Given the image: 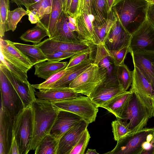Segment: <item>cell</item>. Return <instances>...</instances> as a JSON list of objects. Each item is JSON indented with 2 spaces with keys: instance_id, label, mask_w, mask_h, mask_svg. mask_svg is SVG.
Returning <instances> with one entry per match:
<instances>
[{
  "instance_id": "cell-1",
  "label": "cell",
  "mask_w": 154,
  "mask_h": 154,
  "mask_svg": "<svg viewBox=\"0 0 154 154\" xmlns=\"http://www.w3.org/2000/svg\"><path fill=\"white\" fill-rule=\"evenodd\" d=\"M31 106L33 129L31 150H35L42 139L50 134L60 110L51 102L38 98Z\"/></svg>"
},
{
  "instance_id": "cell-2",
  "label": "cell",
  "mask_w": 154,
  "mask_h": 154,
  "mask_svg": "<svg viewBox=\"0 0 154 154\" xmlns=\"http://www.w3.org/2000/svg\"><path fill=\"white\" fill-rule=\"evenodd\" d=\"M149 4L146 0H117L112 9L132 35L147 20Z\"/></svg>"
},
{
  "instance_id": "cell-3",
  "label": "cell",
  "mask_w": 154,
  "mask_h": 154,
  "mask_svg": "<svg viewBox=\"0 0 154 154\" xmlns=\"http://www.w3.org/2000/svg\"><path fill=\"white\" fill-rule=\"evenodd\" d=\"M154 127L131 133L117 141L107 154H150L154 149Z\"/></svg>"
},
{
  "instance_id": "cell-4",
  "label": "cell",
  "mask_w": 154,
  "mask_h": 154,
  "mask_svg": "<svg viewBox=\"0 0 154 154\" xmlns=\"http://www.w3.org/2000/svg\"><path fill=\"white\" fill-rule=\"evenodd\" d=\"M32 120L31 106L24 108L14 120L13 132L18 146L20 154H27L31 150Z\"/></svg>"
},
{
  "instance_id": "cell-5",
  "label": "cell",
  "mask_w": 154,
  "mask_h": 154,
  "mask_svg": "<svg viewBox=\"0 0 154 154\" xmlns=\"http://www.w3.org/2000/svg\"><path fill=\"white\" fill-rule=\"evenodd\" d=\"M152 117L149 110L137 95L132 92L121 118L119 120L127 125L131 133L144 128L149 119Z\"/></svg>"
},
{
  "instance_id": "cell-6",
  "label": "cell",
  "mask_w": 154,
  "mask_h": 154,
  "mask_svg": "<svg viewBox=\"0 0 154 154\" xmlns=\"http://www.w3.org/2000/svg\"><path fill=\"white\" fill-rule=\"evenodd\" d=\"M108 72L98 65L92 64L76 77L69 87L74 92L89 97L90 94L106 79Z\"/></svg>"
},
{
  "instance_id": "cell-7",
  "label": "cell",
  "mask_w": 154,
  "mask_h": 154,
  "mask_svg": "<svg viewBox=\"0 0 154 154\" xmlns=\"http://www.w3.org/2000/svg\"><path fill=\"white\" fill-rule=\"evenodd\" d=\"M60 110L72 113L88 124L95 121L98 107L88 96H79L63 100L51 102Z\"/></svg>"
},
{
  "instance_id": "cell-8",
  "label": "cell",
  "mask_w": 154,
  "mask_h": 154,
  "mask_svg": "<svg viewBox=\"0 0 154 154\" xmlns=\"http://www.w3.org/2000/svg\"><path fill=\"white\" fill-rule=\"evenodd\" d=\"M126 91L112 72L108 74L106 80L94 90L89 97L98 107H101L110 99Z\"/></svg>"
},
{
  "instance_id": "cell-9",
  "label": "cell",
  "mask_w": 154,
  "mask_h": 154,
  "mask_svg": "<svg viewBox=\"0 0 154 154\" xmlns=\"http://www.w3.org/2000/svg\"><path fill=\"white\" fill-rule=\"evenodd\" d=\"M1 102L9 112L14 120L24 107L17 91L7 77L0 70Z\"/></svg>"
},
{
  "instance_id": "cell-10",
  "label": "cell",
  "mask_w": 154,
  "mask_h": 154,
  "mask_svg": "<svg viewBox=\"0 0 154 154\" xmlns=\"http://www.w3.org/2000/svg\"><path fill=\"white\" fill-rule=\"evenodd\" d=\"M154 52V28L146 20L132 35L129 53Z\"/></svg>"
},
{
  "instance_id": "cell-11",
  "label": "cell",
  "mask_w": 154,
  "mask_h": 154,
  "mask_svg": "<svg viewBox=\"0 0 154 154\" xmlns=\"http://www.w3.org/2000/svg\"><path fill=\"white\" fill-rule=\"evenodd\" d=\"M132 75V81L130 91L137 95L152 115L154 107V95L151 82L134 66Z\"/></svg>"
},
{
  "instance_id": "cell-12",
  "label": "cell",
  "mask_w": 154,
  "mask_h": 154,
  "mask_svg": "<svg viewBox=\"0 0 154 154\" xmlns=\"http://www.w3.org/2000/svg\"><path fill=\"white\" fill-rule=\"evenodd\" d=\"M76 20L78 29L77 33L80 42L92 48L100 45L93 24L94 16L82 12L76 17Z\"/></svg>"
},
{
  "instance_id": "cell-13",
  "label": "cell",
  "mask_w": 154,
  "mask_h": 154,
  "mask_svg": "<svg viewBox=\"0 0 154 154\" xmlns=\"http://www.w3.org/2000/svg\"><path fill=\"white\" fill-rule=\"evenodd\" d=\"M1 55L24 72H27L34 65L29 59L14 45L13 42L0 38Z\"/></svg>"
},
{
  "instance_id": "cell-14",
  "label": "cell",
  "mask_w": 154,
  "mask_h": 154,
  "mask_svg": "<svg viewBox=\"0 0 154 154\" xmlns=\"http://www.w3.org/2000/svg\"><path fill=\"white\" fill-rule=\"evenodd\" d=\"M0 70L3 72L13 86L20 97L24 107L31 106L36 98V91L32 85L28 81L23 82L16 77L1 61Z\"/></svg>"
},
{
  "instance_id": "cell-15",
  "label": "cell",
  "mask_w": 154,
  "mask_h": 154,
  "mask_svg": "<svg viewBox=\"0 0 154 154\" xmlns=\"http://www.w3.org/2000/svg\"><path fill=\"white\" fill-rule=\"evenodd\" d=\"M116 17L104 42L106 48L110 51L118 50L129 47L131 41V35L123 26L117 16Z\"/></svg>"
},
{
  "instance_id": "cell-16",
  "label": "cell",
  "mask_w": 154,
  "mask_h": 154,
  "mask_svg": "<svg viewBox=\"0 0 154 154\" xmlns=\"http://www.w3.org/2000/svg\"><path fill=\"white\" fill-rule=\"evenodd\" d=\"M13 120L1 102L0 154H9L13 136Z\"/></svg>"
},
{
  "instance_id": "cell-17",
  "label": "cell",
  "mask_w": 154,
  "mask_h": 154,
  "mask_svg": "<svg viewBox=\"0 0 154 154\" xmlns=\"http://www.w3.org/2000/svg\"><path fill=\"white\" fill-rule=\"evenodd\" d=\"M36 45L45 54L58 51L78 52L93 50V48L81 42H61L50 38Z\"/></svg>"
},
{
  "instance_id": "cell-18",
  "label": "cell",
  "mask_w": 154,
  "mask_h": 154,
  "mask_svg": "<svg viewBox=\"0 0 154 154\" xmlns=\"http://www.w3.org/2000/svg\"><path fill=\"white\" fill-rule=\"evenodd\" d=\"M88 125L82 120L67 131L59 140L57 154H69Z\"/></svg>"
},
{
  "instance_id": "cell-19",
  "label": "cell",
  "mask_w": 154,
  "mask_h": 154,
  "mask_svg": "<svg viewBox=\"0 0 154 154\" xmlns=\"http://www.w3.org/2000/svg\"><path fill=\"white\" fill-rule=\"evenodd\" d=\"M83 120L79 116L64 110H60L50 134L59 140L69 129Z\"/></svg>"
},
{
  "instance_id": "cell-20",
  "label": "cell",
  "mask_w": 154,
  "mask_h": 154,
  "mask_svg": "<svg viewBox=\"0 0 154 154\" xmlns=\"http://www.w3.org/2000/svg\"><path fill=\"white\" fill-rule=\"evenodd\" d=\"M134 65L150 82L154 70V52H130Z\"/></svg>"
},
{
  "instance_id": "cell-21",
  "label": "cell",
  "mask_w": 154,
  "mask_h": 154,
  "mask_svg": "<svg viewBox=\"0 0 154 154\" xmlns=\"http://www.w3.org/2000/svg\"><path fill=\"white\" fill-rule=\"evenodd\" d=\"M54 40L66 42H80L77 32H72L67 25V14L62 11L57 20L51 38Z\"/></svg>"
},
{
  "instance_id": "cell-22",
  "label": "cell",
  "mask_w": 154,
  "mask_h": 154,
  "mask_svg": "<svg viewBox=\"0 0 154 154\" xmlns=\"http://www.w3.org/2000/svg\"><path fill=\"white\" fill-rule=\"evenodd\" d=\"M92 60L91 57H89L78 65L67 69L65 74L50 89L69 87L73 80L92 64Z\"/></svg>"
},
{
  "instance_id": "cell-23",
  "label": "cell",
  "mask_w": 154,
  "mask_h": 154,
  "mask_svg": "<svg viewBox=\"0 0 154 154\" xmlns=\"http://www.w3.org/2000/svg\"><path fill=\"white\" fill-rule=\"evenodd\" d=\"M79 95L69 87L51 88L44 92L39 91L35 92V95L38 98L51 102L70 99Z\"/></svg>"
},
{
  "instance_id": "cell-24",
  "label": "cell",
  "mask_w": 154,
  "mask_h": 154,
  "mask_svg": "<svg viewBox=\"0 0 154 154\" xmlns=\"http://www.w3.org/2000/svg\"><path fill=\"white\" fill-rule=\"evenodd\" d=\"M67 62L44 61L34 65L35 75L45 80L67 66Z\"/></svg>"
},
{
  "instance_id": "cell-25",
  "label": "cell",
  "mask_w": 154,
  "mask_h": 154,
  "mask_svg": "<svg viewBox=\"0 0 154 154\" xmlns=\"http://www.w3.org/2000/svg\"><path fill=\"white\" fill-rule=\"evenodd\" d=\"M132 94L130 90L113 97L103 105L101 107L113 114L120 119Z\"/></svg>"
},
{
  "instance_id": "cell-26",
  "label": "cell",
  "mask_w": 154,
  "mask_h": 154,
  "mask_svg": "<svg viewBox=\"0 0 154 154\" xmlns=\"http://www.w3.org/2000/svg\"><path fill=\"white\" fill-rule=\"evenodd\" d=\"M62 11L61 0H52L51 9L50 13L45 16L40 20L47 28L51 38L55 26Z\"/></svg>"
},
{
  "instance_id": "cell-27",
  "label": "cell",
  "mask_w": 154,
  "mask_h": 154,
  "mask_svg": "<svg viewBox=\"0 0 154 154\" xmlns=\"http://www.w3.org/2000/svg\"><path fill=\"white\" fill-rule=\"evenodd\" d=\"M46 36L49 37V32L45 26L40 20L34 27L23 34L20 38L24 41L31 42L36 45L41 42Z\"/></svg>"
},
{
  "instance_id": "cell-28",
  "label": "cell",
  "mask_w": 154,
  "mask_h": 154,
  "mask_svg": "<svg viewBox=\"0 0 154 154\" xmlns=\"http://www.w3.org/2000/svg\"><path fill=\"white\" fill-rule=\"evenodd\" d=\"M14 45L26 56L33 64L47 60L46 55L36 45H29L13 42Z\"/></svg>"
},
{
  "instance_id": "cell-29",
  "label": "cell",
  "mask_w": 154,
  "mask_h": 154,
  "mask_svg": "<svg viewBox=\"0 0 154 154\" xmlns=\"http://www.w3.org/2000/svg\"><path fill=\"white\" fill-rule=\"evenodd\" d=\"M92 9L95 20L94 26L101 25L107 20L109 14L106 0H92Z\"/></svg>"
},
{
  "instance_id": "cell-30",
  "label": "cell",
  "mask_w": 154,
  "mask_h": 154,
  "mask_svg": "<svg viewBox=\"0 0 154 154\" xmlns=\"http://www.w3.org/2000/svg\"><path fill=\"white\" fill-rule=\"evenodd\" d=\"M59 140L50 134L45 136L35 150V154H57Z\"/></svg>"
},
{
  "instance_id": "cell-31",
  "label": "cell",
  "mask_w": 154,
  "mask_h": 154,
  "mask_svg": "<svg viewBox=\"0 0 154 154\" xmlns=\"http://www.w3.org/2000/svg\"><path fill=\"white\" fill-rule=\"evenodd\" d=\"M112 72L119 81L124 90L127 91L132 84V71L124 63L119 65L114 66Z\"/></svg>"
},
{
  "instance_id": "cell-32",
  "label": "cell",
  "mask_w": 154,
  "mask_h": 154,
  "mask_svg": "<svg viewBox=\"0 0 154 154\" xmlns=\"http://www.w3.org/2000/svg\"><path fill=\"white\" fill-rule=\"evenodd\" d=\"M116 18L114 11L112 9L109 14L107 20L105 23L100 25L94 26L100 44L104 45L106 38Z\"/></svg>"
},
{
  "instance_id": "cell-33",
  "label": "cell",
  "mask_w": 154,
  "mask_h": 154,
  "mask_svg": "<svg viewBox=\"0 0 154 154\" xmlns=\"http://www.w3.org/2000/svg\"><path fill=\"white\" fill-rule=\"evenodd\" d=\"M28 14V10H26L22 7L17 8L13 11L9 10L6 23L5 32L9 30L14 31L21 18Z\"/></svg>"
},
{
  "instance_id": "cell-34",
  "label": "cell",
  "mask_w": 154,
  "mask_h": 154,
  "mask_svg": "<svg viewBox=\"0 0 154 154\" xmlns=\"http://www.w3.org/2000/svg\"><path fill=\"white\" fill-rule=\"evenodd\" d=\"M51 4L52 0H39L31 4L28 10L38 15L40 20L44 16L50 13Z\"/></svg>"
},
{
  "instance_id": "cell-35",
  "label": "cell",
  "mask_w": 154,
  "mask_h": 154,
  "mask_svg": "<svg viewBox=\"0 0 154 154\" xmlns=\"http://www.w3.org/2000/svg\"><path fill=\"white\" fill-rule=\"evenodd\" d=\"M114 139L117 141L131 133L127 125L122 121L117 119L111 123Z\"/></svg>"
},
{
  "instance_id": "cell-36",
  "label": "cell",
  "mask_w": 154,
  "mask_h": 154,
  "mask_svg": "<svg viewBox=\"0 0 154 154\" xmlns=\"http://www.w3.org/2000/svg\"><path fill=\"white\" fill-rule=\"evenodd\" d=\"M67 69H65L54 74L43 82L39 84L32 85L35 88L39 90L40 92L45 91L49 89L57 81L66 73Z\"/></svg>"
},
{
  "instance_id": "cell-37",
  "label": "cell",
  "mask_w": 154,
  "mask_h": 154,
  "mask_svg": "<svg viewBox=\"0 0 154 154\" xmlns=\"http://www.w3.org/2000/svg\"><path fill=\"white\" fill-rule=\"evenodd\" d=\"M9 10V0H0V36L1 38L5 35L6 23Z\"/></svg>"
},
{
  "instance_id": "cell-38",
  "label": "cell",
  "mask_w": 154,
  "mask_h": 154,
  "mask_svg": "<svg viewBox=\"0 0 154 154\" xmlns=\"http://www.w3.org/2000/svg\"><path fill=\"white\" fill-rule=\"evenodd\" d=\"M91 138L87 128L70 151L69 154H84Z\"/></svg>"
},
{
  "instance_id": "cell-39",
  "label": "cell",
  "mask_w": 154,
  "mask_h": 154,
  "mask_svg": "<svg viewBox=\"0 0 154 154\" xmlns=\"http://www.w3.org/2000/svg\"><path fill=\"white\" fill-rule=\"evenodd\" d=\"M107 50L109 57L112 60L114 66H118L124 63L126 56L129 53V47L116 50Z\"/></svg>"
},
{
  "instance_id": "cell-40",
  "label": "cell",
  "mask_w": 154,
  "mask_h": 154,
  "mask_svg": "<svg viewBox=\"0 0 154 154\" xmlns=\"http://www.w3.org/2000/svg\"><path fill=\"white\" fill-rule=\"evenodd\" d=\"M0 61L5 64L10 71L17 78L23 82H26L27 80V73L11 63L1 55Z\"/></svg>"
},
{
  "instance_id": "cell-41",
  "label": "cell",
  "mask_w": 154,
  "mask_h": 154,
  "mask_svg": "<svg viewBox=\"0 0 154 154\" xmlns=\"http://www.w3.org/2000/svg\"><path fill=\"white\" fill-rule=\"evenodd\" d=\"M92 50H89L78 53L70 58L68 64L65 69H66L70 68L80 63L88 58Z\"/></svg>"
},
{
  "instance_id": "cell-42",
  "label": "cell",
  "mask_w": 154,
  "mask_h": 154,
  "mask_svg": "<svg viewBox=\"0 0 154 154\" xmlns=\"http://www.w3.org/2000/svg\"><path fill=\"white\" fill-rule=\"evenodd\" d=\"M78 52L58 51L45 54L48 61H60L71 58Z\"/></svg>"
},
{
  "instance_id": "cell-43",
  "label": "cell",
  "mask_w": 154,
  "mask_h": 154,
  "mask_svg": "<svg viewBox=\"0 0 154 154\" xmlns=\"http://www.w3.org/2000/svg\"><path fill=\"white\" fill-rule=\"evenodd\" d=\"M97 46L96 54L93 63L99 66L101 60L106 57H109V54L104 45L100 44Z\"/></svg>"
},
{
  "instance_id": "cell-44",
  "label": "cell",
  "mask_w": 154,
  "mask_h": 154,
  "mask_svg": "<svg viewBox=\"0 0 154 154\" xmlns=\"http://www.w3.org/2000/svg\"><path fill=\"white\" fill-rule=\"evenodd\" d=\"M79 0H71L69 8L66 13L69 15L76 17L79 14Z\"/></svg>"
},
{
  "instance_id": "cell-45",
  "label": "cell",
  "mask_w": 154,
  "mask_h": 154,
  "mask_svg": "<svg viewBox=\"0 0 154 154\" xmlns=\"http://www.w3.org/2000/svg\"><path fill=\"white\" fill-rule=\"evenodd\" d=\"M147 20L154 28V4H149L147 14Z\"/></svg>"
},
{
  "instance_id": "cell-46",
  "label": "cell",
  "mask_w": 154,
  "mask_h": 154,
  "mask_svg": "<svg viewBox=\"0 0 154 154\" xmlns=\"http://www.w3.org/2000/svg\"><path fill=\"white\" fill-rule=\"evenodd\" d=\"M107 57L103 59L100 63L99 66L103 69H106L107 71L108 74H111L112 72V68L111 65L112 63L110 62Z\"/></svg>"
},
{
  "instance_id": "cell-47",
  "label": "cell",
  "mask_w": 154,
  "mask_h": 154,
  "mask_svg": "<svg viewBox=\"0 0 154 154\" xmlns=\"http://www.w3.org/2000/svg\"><path fill=\"white\" fill-rule=\"evenodd\" d=\"M9 154H20L18 146L14 134Z\"/></svg>"
},
{
  "instance_id": "cell-48",
  "label": "cell",
  "mask_w": 154,
  "mask_h": 154,
  "mask_svg": "<svg viewBox=\"0 0 154 154\" xmlns=\"http://www.w3.org/2000/svg\"><path fill=\"white\" fill-rule=\"evenodd\" d=\"M27 10L28 11V14L27 15L28 17V20L31 23L34 24L38 23L40 20L38 16L31 11Z\"/></svg>"
},
{
  "instance_id": "cell-49",
  "label": "cell",
  "mask_w": 154,
  "mask_h": 154,
  "mask_svg": "<svg viewBox=\"0 0 154 154\" xmlns=\"http://www.w3.org/2000/svg\"><path fill=\"white\" fill-rule=\"evenodd\" d=\"M12 3L16 4L18 6H23L26 10H29L31 4L28 0H11Z\"/></svg>"
},
{
  "instance_id": "cell-50",
  "label": "cell",
  "mask_w": 154,
  "mask_h": 154,
  "mask_svg": "<svg viewBox=\"0 0 154 154\" xmlns=\"http://www.w3.org/2000/svg\"><path fill=\"white\" fill-rule=\"evenodd\" d=\"M109 14L110 12L112 9L113 6L117 0H106Z\"/></svg>"
},
{
  "instance_id": "cell-51",
  "label": "cell",
  "mask_w": 154,
  "mask_h": 154,
  "mask_svg": "<svg viewBox=\"0 0 154 154\" xmlns=\"http://www.w3.org/2000/svg\"><path fill=\"white\" fill-rule=\"evenodd\" d=\"M86 154H99L95 149H88L87 151Z\"/></svg>"
},
{
  "instance_id": "cell-52",
  "label": "cell",
  "mask_w": 154,
  "mask_h": 154,
  "mask_svg": "<svg viewBox=\"0 0 154 154\" xmlns=\"http://www.w3.org/2000/svg\"><path fill=\"white\" fill-rule=\"evenodd\" d=\"M83 3L84 0H79V14L82 12L83 7Z\"/></svg>"
},
{
  "instance_id": "cell-53",
  "label": "cell",
  "mask_w": 154,
  "mask_h": 154,
  "mask_svg": "<svg viewBox=\"0 0 154 154\" xmlns=\"http://www.w3.org/2000/svg\"><path fill=\"white\" fill-rule=\"evenodd\" d=\"M71 1V0H66L65 12H66L68 11L70 5Z\"/></svg>"
},
{
  "instance_id": "cell-54",
  "label": "cell",
  "mask_w": 154,
  "mask_h": 154,
  "mask_svg": "<svg viewBox=\"0 0 154 154\" xmlns=\"http://www.w3.org/2000/svg\"><path fill=\"white\" fill-rule=\"evenodd\" d=\"M62 7V11L65 12L66 0H61Z\"/></svg>"
},
{
  "instance_id": "cell-55",
  "label": "cell",
  "mask_w": 154,
  "mask_h": 154,
  "mask_svg": "<svg viewBox=\"0 0 154 154\" xmlns=\"http://www.w3.org/2000/svg\"><path fill=\"white\" fill-rule=\"evenodd\" d=\"M151 84L152 89L153 91V93H154V72L153 73V76L151 80Z\"/></svg>"
},
{
  "instance_id": "cell-56",
  "label": "cell",
  "mask_w": 154,
  "mask_h": 154,
  "mask_svg": "<svg viewBox=\"0 0 154 154\" xmlns=\"http://www.w3.org/2000/svg\"><path fill=\"white\" fill-rule=\"evenodd\" d=\"M38 0H28V2H29L30 4H33V3H35V2H37Z\"/></svg>"
},
{
  "instance_id": "cell-57",
  "label": "cell",
  "mask_w": 154,
  "mask_h": 154,
  "mask_svg": "<svg viewBox=\"0 0 154 154\" xmlns=\"http://www.w3.org/2000/svg\"><path fill=\"white\" fill-rule=\"evenodd\" d=\"M149 4H154V0H149L148 1Z\"/></svg>"
},
{
  "instance_id": "cell-58",
  "label": "cell",
  "mask_w": 154,
  "mask_h": 154,
  "mask_svg": "<svg viewBox=\"0 0 154 154\" xmlns=\"http://www.w3.org/2000/svg\"><path fill=\"white\" fill-rule=\"evenodd\" d=\"M152 117H154V109H153V114H152Z\"/></svg>"
},
{
  "instance_id": "cell-59",
  "label": "cell",
  "mask_w": 154,
  "mask_h": 154,
  "mask_svg": "<svg viewBox=\"0 0 154 154\" xmlns=\"http://www.w3.org/2000/svg\"><path fill=\"white\" fill-rule=\"evenodd\" d=\"M146 0V1H149V0Z\"/></svg>"
}]
</instances>
